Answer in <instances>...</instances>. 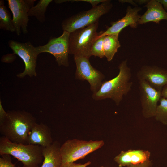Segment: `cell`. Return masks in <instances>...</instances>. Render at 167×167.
I'll return each instance as SVG.
<instances>
[{
  "instance_id": "1",
  "label": "cell",
  "mask_w": 167,
  "mask_h": 167,
  "mask_svg": "<svg viewBox=\"0 0 167 167\" xmlns=\"http://www.w3.org/2000/svg\"><path fill=\"white\" fill-rule=\"evenodd\" d=\"M36 123V118L28 112L8 111L5 118L0 122V133L13 143L28 144V133Z\"/></svg>"
},
{
  "instance_id": "2",
  "label": "cell",
  "mask_w": 167,
  "mask_h": 167,
  "mask_svg": "<svg viewBox=\"0 0 167 167\" xmlns=\"http://www.w3.org/2000/svg\"><path fill=\"white\" fill-rule=\"evenodd\" d=\"M118 68L119 73L116 76L110 80L103 81L99 90L93 93L92 97L93 99H110L118 105L123 96L129 92L133 83L131 81V73L126 59L122 61Z\"/></svg>"
},
{
  "instance_id": "3",
  "label": "cell",
  "mask_w": 167,
  "mask_h": 167,
  "mask_svg": "<svg viewBox=\"0 0 167 167\" xmlns=\"http://www.w3.org/2000/svg\"><path fill=\"white\" fill-rule=\"evenodd\" d=\"M43 147L38 145L13 143L2 136L0 137V155L11 156L23 164V167H39L42 163Z\"/></svg>"
},
{
  "instance_id": "4",
  "label": "cell",
  "mask_w": 167,
  "mask_h": 167,
  "mask_svg": "<svg viewBox=\"0 0 167 167\" xmlns=\"http://www.w3.org/2000/svg\"><path fill=\"white\" fill-rule=\"evenodd\" d=\"M98 25L97 21L88 26L70 32L69 54L89 59L92 56L90 53L91 46L97 37L103 32H97Z\"/></svg>"
},
{
  "instance_id": "5",
  "label": "cell",
  "mask_w": 167,
  "mask_h": 167,
  "mask_svg": "<svg viewBox=\"0 0 167 167\" xmlns=\"http://www.w3.org/2000/svg\"><path fill=\"white\" fill-rule=\"evenodd\" d=\"M112 6L111 1L106 0L88 10L80 12L62 21L61 23L62 29L70 33L88 26L98 21L99 18L108 13Z\"/></svg>"
},
{
  "instance_id": "6",
  "label": "cell",
  "mask_w": 167,
  "mask_h": 167,
  "mask_svg": "<svg viewBox=\"0 0 167 167\" xmlns=\"http://www.w3.org/2000/svg\"><path fill=\"white\" fill-rule=\"evenodd\" d=\"M104 144L103 140L89 141L68 140L61 146V163L74 162L99 149Z\"/></svg>"
},
{
  "instance_id": "7",
  "label": "cell",
  "mask_w": 167,
  "mask_h": 167,
  "mask_svg": "<svg viewBox=\"0 0 167 167\" xmlns=\"http://www.w3.org/2000/svg\"><path fill=\"white\" fill-rule=\"evenodd\" d=\"M9 46L13 53L18 55L23 61L25 64L24 71L17 75L18 77L22 78L26 75L30 77L36 76V61L39 54L36 47L28 41L22 43L11 40L8 41Z\"/></svg>"
},
{
  "instance_id": "8",
  "label": "cell",
  "mask_w": 167,
  "mask_h": 167,
  "mask_svg": "<svg viewBox=\"0 0 167 167\" xmlns=\"http://www.w3.org/2000/svg\"><path fill=\"white\" fill-rule=\"evenodd\" d=\"M70 33L63 31L62 35L58 37L50 39L45 45L36 47L39 54L48 52L52 54L59 66H69V38Z\"/></svg>"
},
{
  "instance_id": "9",
  "label": "cell",
  "mask_w": 167,
  "mask_h": 167,
  "mask_svg": "<svg viewBox=\"0 0 167 167\" xmlns=\"http://www.w3.org/2000/svg\"><path fill=\"white\" fill-rule=\"evenodd\" d=\"M74 59L76 65L75 78L81 81H87L93 93L97 92L105 78L104 74L92 66L89 59L82 56H74Z\"/></svg>"
},
{
  "instance_id": "10",
  "label": "cell",
  "mask_w": 167,
  "mask_h": 167,
  "mask_svg": "<svg viewBox=\"0 0 167 167\" xmlns=\"http://www.w3.org/2000/svg\"><path fill=\"white\" fill-rule=\"evenodd\" d=\"M35 0H8V7L13 15V21L18 36L21 33L28 32V24L29 21L28 12L34 6Z\"/></svg>"
},
{
  "instance_id": "11",
  "label": "cell",
  "mask_w": 167,
  "mask_h": 167,
  "mask_svg": "<svg viewBox=\"0 0 167 167\" xmlns=\"http://www.w3.org/2000/svg\"><path fill=\"white\" fill-rule=\"evenodd\" d=\"M139 90L143 116L147 118L154 117L158 103L162 97L161 92L143 80L139 81Z\"/></svg>"
},
{
  "instance_id": "12",
  "label": "cell",
  "mask_w": 167,
  "mask_h": 167,
  "mask_svg": "<svg viewBox=\"0 0 167 167\" xmlns=\"http://www.w3.org/2000/svg\"><path fill=\"white\" fill-rule=\"evenodd\" d=\"M139 81L145 80L152 87L161 91L167 84V70L156 66H143L137 74Z\"/></svg>"
},
{
  "instance_id": "13",
  "label": "cell",
  "mask_w": 167,
  "mask_h": 167,
  "mask_svg": "<svg viewBox=\"0 0 167 167\" xmlns=\"http://www.w3.org/2000/svg\"><path fill=\"white\" fill-rule=\"evenodd\" d=\"M141 10V7L138 6L132 8L130 6H128L125 16L117 21L111 22L110 23L111 26L108 27L106 31H103L96 39L109 35L119 34L123 29L127 26L133 29L136 28L141 16L139 12Z\"/></svg>"
},
{
  "instance_id": "14",
  "label": "cell",
  "mask_w": 167,
  "mask_h": 167,
  "mask_svg": "<svg viewBox=\"0 0 167 167\" xmlns=\"http://www.w3.org/2000/svg\"><path fill=\"white\" fill-rule=\"evenodd\" d=\"M150 152L142 149L122 151L114 158L119 167H130L150 160Z\"/></svg>"
},
{
  "instance_id": "15",
  "label": "cell",
  "mask_w": 167,
  "mask_h": 167,
  "mask_svg": "<svg viewBox=\"0 0 167 167\" xmlns=\"http://www.w3.org/2000/svg\"><path fill=\"white\" fill-rule=\"evenodd\" d=\"M53 142L50 128L42 123H35L28 133V144L46 147Z\"/></svg>"
},
{
  "instance_id": "16",
  "label": "cell",
  "mask_w": 167,
  "mask_h": 167,
  "mask_svg": "<svg viewBox=\"0 0 167 167\" xmlns=\"http://www.w3.org/2000/svg\"><path fill=\"white\" fill-rule=\"evenodd\" d=\"M144 7L147 9L140 16L138 22L139 24H143L149 22L159 24L160 22L162 20L167 21V12L156 0H149Z\"/></svg>"
},
{
  "instance_id": "17",
  "label": "cell",
  "mask_w": 167,
  "mask_h": 167,
  "mask_svg": "<svg viewBox=\"0 0 167 167\" xmlns=\"http://www.w3.org/2000/svg\"><path fill=\"white\" fill-rule=\"evenodd\" d=\"M61 145L57 140L52 144L43 147V161L41 167H59L61 164L60 149Z\"/></svg>"
},
{
  "instance_id": "18",
  "label": "cell",
  "mask_w": 167,
  "mask_h": 167,
  "mask_svg": "<svg viewBox=\"0 0 167 167\" xmlns=\"http://www.w3.org/2000/svg\"><path fill=\"white\" fill-rule=\"evenodd\" d=\"M119 34H110L105 36L103 47L105 57L108 61H111L121 45L118 40Z\"/></svg>"
},
{
  "instance_id": "19",
  "label": "cell",
  "mask_w": 167,
  "mask_h": 167,
  "mask_svg": "<svg viewBox=\"0 0 167 167\" xmlns=\"http://www.w3.org/2000/svg\"><path fill=\"white\" fill-rule=\"evenodd\" d=\"M0 29L12 32H15L13 19L2 0L0 1Z\"/></svg>"
},
{
  "instance_id": "20",
  "label": "cell",
  "mask_w": 167,
  "mask_h": 167,
  "mask_svg": "<svg viewBox=\"0 0 167 167\" xmlns=\"http://www.w3.org/2000/svg\"><path fill=\"white\" fill-rule=\"evenodd\" d=\"M52 1V0H40L36 6L30 9L28 12V16L35 17L40 22H44L47 7Z\"/></svg>"
},
{
  "instance_id": "21",
  "label": "cell",
  "mask_w": 167,
  "mask_h": 167,
  "mask_svg": "<svg viewBox=\"0 0 167 167\" xmlns=\"http://www.w3.org/2000/svg\"><path fill=\"white\" fill-rule=\"evenodd\" d=\"M159 102L154 117L157 121L167 125V99L161 97Z\"/></svg>"
},
{
  "instance_id": "22",
  "label": "cell",
  "mask_w": 167,
  "mask_h": 167,
  "mask_svg": "<svg viewBox=\"0 0 167 167\" xmlns=\"http://www.w3.org/2000/svg\"><path fill=\"white\" fill-rule=\"evenodd\" d=\"M105 36H102L97 38L94 42L90 49L92 56L97 57L101 58L105 57L103 47V42Z\"/></svg>"
},
{
  "instance_id": "23",
  "label": "cell",
  "mask_w": 167,
  "mask_h": 167,
  "mask_svg": "<svg viewBox=\"0 0 167 167\" xmlns=\"http://www.w3.org/2000/svg\"><path fill=\"white\" fill-rule=\"evenodd\" d=\"M1 156V157L0 158V167H16L12 162L11 156L4 154Z\"/></svg>"
},
{
  "instance_id": "24",
  "label": "cell",
  "mask_w": 167,
  "mask_h": 167,
  "mask_svg": "<svg viewBox=\"0 0 167 167\" xmlns=\"http://www.w3.org/2000/svg\"><path fill=\"white\" fill-rule=\"evenodd\" d=\"M91 164L88 161L84 164L76 163L74 162L61 163L59 167H86Z\"/></svg>"
},
{
  "instance_id": "25",
  "label": "cell",
  "mask_w": 167,
  "mask_h": 167,
  "mask_svg": "<svg viewBox=\"0 0 167 167\" xmlns=\"http://www.w3.org/2000/svg\"><path fill=\"white\" fill-rule=\"evenodd\" d=\"M106 0H69V2H79L83 1L90 3L92 6V7L97 6L98 4L105 2Z\"/></svg>"
},
{
  "instance_id": "26",
  "label": "cell",
  "mask_w": 167,
  "mask_h": 167,
  "mask_svg": "<svg viewBox=\"0 0 167 167\" xmlns=\"http://www.w3.org/2000/svg\"><path fill=\"white\" fill-rule=\"evenodd\" d=\"M7 112H6L3 108L1 101H0V122H2L6 118Z\"/></svg>"
},
{
  "instance_id": "27",
  "label": "cell",
  "mask_w": 167,
  "mask_h": 167,
  "mask_svg": "<svg viewBox=\"0 0 167 167\" xmlns=\"http://www.w3.org/2000/svg\"><path fill=\"white\" fill-rule=\"evenodd\" d=\"M130 167H152V161L149 160L143 163L133 165Z\"/></svg>"
},
{
  "instance_id": "28",
  "label": "cell",
  "mask_w": 167,
  "mask_h": 167,
  "mask_svg": "<svg viewBox=\"0 0 167 167\" xmlns=\"http://www.w3.org/2000/svg\"><path fill=\"white\" fill-rule=\"evenodd\" d=\"M162 97L167 99V84L164 86L161 91Z\"/></svg>"
},
{
  "instance_id": "29",
  "label": "cell",
  "mask_w": 167,
  "mask_h": 167,
  "mask_svg": "<svg viewBox=\"0 0 167 167\" xmlns=\"http://www.w3.org/2000/svg\"><path fill=\"white\" fill-rule=\"evenodd\" d=\"M160 3L165 11H167V0H156Z\"/></svg>"
},
{
  "instance_id": "30",
  "label": "cell",
  "mask_w": 167,
  "mask_h": 167,
  "mask_svg": "<svg viewBox=\"0 0 167 167\" xmlns=\"http://www.w3.org/2000/svg\"><path fill=\"white\" fill-rule=\"evenodd\" d=\"M119 2H120L122 3L127 2L129 3H130L132 5L135 6H137V5L134 2V1H133V0H119Z\"/></svg>"
},
{
  "instance_id": "31",
  "label": "cell",
  "mask_w": 167,
  "mask_h": 167,
  "mask_svg": "<svg viewBox=\"0 0 167 167\" xmlns=\"http://www.w3.org/2000/svg\"><path fill=\"white\" fill-rule=\"evenodd\" d=\"M134 2L136 3H137L139 4L142 5L143 4H147L149 2V0H135Z\"/></svg>"
},
{
  "instance_id": "32",
  "label": "cell",
  "mask_w": 167,
  "mask_h": 167,
  "mask_svg": "<svg viewBox=\"0 0 167 167\" xmlns=\"http://www.w3.org/2000/svg\"><path fill=\"white\" fill-rule=\"evenodd\" d=\"M104 167L103 166H101V167Z\"/></svg>"
}]
</instances>
